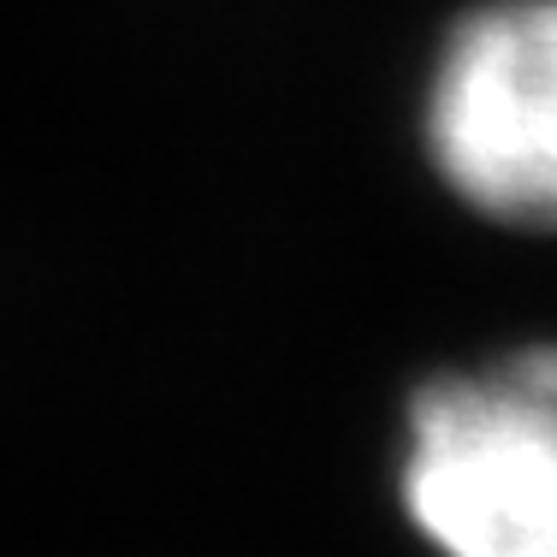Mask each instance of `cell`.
Returning a JSON list of instances; mask_svg holds the SVG:
<instances>
[{"instance_id": "6da1fadb", "label": "cell", "mask_w": 557, "mask_h": 557, "mask_svg": "<svg viewBox=\"0 0 557 557\" xmlns=\"http://www.w3.org/2000/svg\"><path fill=\"white\" fill-rule=\"evenodd\" d=\"M404 510L440 557H557V344L416 392Z\"/></svg>"}, {"instance_id": "7a4b0ae2", "label": "cell", "mask_w": 557, "mask_h": 557, "mask_svg": "<svg viewBox=\"0 0 557 557\" xmlns=\"http://www.w3.org/2000/svg\"><path fill=\"white\" fill-rule=\"evenodd\" d=\"M421 143L457 202L557 232V0H486L445 36Z\"/></svg>"}]
</instances>
